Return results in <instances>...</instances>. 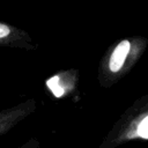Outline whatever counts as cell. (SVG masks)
Instances as JSON below:
<instances>
[{"mask_svg": "<svg viewBox=\"0 0 148 148\" xmlns=\"http://www.w3.org/2000/svg\"><path fill=\"white\" fill-rule=\"evenodd\" d=\"M16 148H40V143L36 138H30L29 140H27Z\"/></svg>", "mask_w": 148, "mask_h": 148, "instance_id": "5b68a950", "label": "cell"}, {"mask_svg": "<svg viewBox=\"0 0 148 148\" xmlns=\"http://www.w3.org/2000/svg\"><path fill=\"white\" fill-rule=\"evenodd\" d=\"M147 47L148 38L143 36L125 37L111 44L98 62L99 86L110 88L126 76L139 62Z\"/></svg>", "mask_w": 148, "mask_h": 148, "instance_id": "6da1fadb", "label": "cell"}, {"mask_svg": "<svg viewBox=\"0 0 148 148\" xmlns=\"http://www.w3.org/2000/svg\"><path fill=\"white\" fill-rule=\"evenodd\" d=\"M0 46L27 51L37 49V44L25 30L7 22H0Z\"/></svg>", "mask_w": 148, "mask_h": 148, "instance_id": "277c9868", "label": "cell"}, {"mask_svg": "<svg viewBox=\"0 0 148 148\" xmlns=\"http://www.w3.org/2000/svg\"><path fill=\"white\" fill-rule=\"evenodd\" d=\"M148 140V92L135 99L109 130L98 148H118Z\"/></svg>", "mask_w": 148, "mask_h": 148, "instance_id": "7a4b0ae2", "label": "cell"}, {"mask_svg": "<svg viewBox=\"0 0 148 148\" xmlns=\"http://www.w3.org/2000/svg\"><path fill=\"white\" fill-rule=\"evenodd\" d=\"M37 109V103L34 98L20 102L10 108L0 110V138L12 131L17 124L28 118Z\"/></svg>", "mask_w": 148, "mask_h": 148, "instance_id": "3957f363", "label": "cell"}]
</instances>
